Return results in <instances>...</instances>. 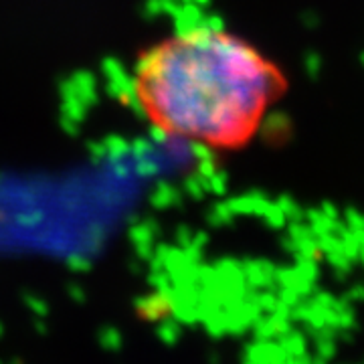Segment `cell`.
<instances>
[{"label":"cell","instance_id":"cell-1","mask_svg":"<svg viewBox=\"0 0 364 364\" xmlns=\"http://www.w3.org/2000/svg\"><path fill=\"white\" fill-rule=\"evenodd\" d=\"M284 87L259 49L213 25L160 39L132 73L136 105L158 132L215 150L251 142Z\"/></svg>","mask_w":364,"mask_h":364}]
</instances>
